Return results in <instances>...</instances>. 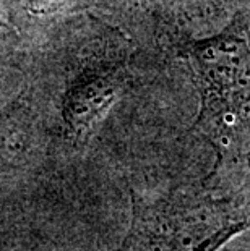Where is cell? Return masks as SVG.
<instances>
[{
    "mask_svg": "<svg viewBox=\"0 0 250 251\" xmlns=\"http://www.w3.org/2000/svg\"><path fill=\"white\" fill-rule=\"evenodd\" d=\"M23 148V131L15 112L0 117V172L8 169Z\"/></svg>",
    "mask_w": 250,
    "mask_h": 251,
    "instance_id": "cell-4",
    "label": "cell"
},
{
    "mask_svg": "<svg viewBox=\"0 0 250 251\" xmlns=\"http://www.w3.org/2000/svg\"><path fill=\"white\" fill-rule=\"evenodd\" d=\"M122 86L119 65L82 75L63 99V120L75 143H84L114 102Z\"/></svg>",
    "mask_w": 250,
    "mask_h": 251,
    "instance_id": "cell-3",
    "label": "cell"
},
{
    "mask_svg": "<svg viewBox=\"0 0 250 251\" xmlns=\"http://www.w3.org/2000/svg\"><path fill=\"white\" fill-rule=\"evenodd\" d=\"M250 228V186L174 190L150 198L132 191L130 226L117 251H218Z\"/></svg>",
    "mask_w": 250,
    "mask_h": 251,
    "instance_id": "cell-2",
    "label": "cell"
},
{
    "mask_svg": "<svg viewBox=\"0 0 250 251\" xmlns=\"http://www.w3.org/2000/svg\"><path fill=\"white\" fill-rule=\"evenodd\" d=\"M182 55L200 94L194 128L215 148L216 170L239 164L250 154V20L190 42Z\"/></svg>",
    "mask_w": 250,
    "mask_h": 251,
    "instance_id": "cell-1",
    "label": "cell"
}]
</instances>
